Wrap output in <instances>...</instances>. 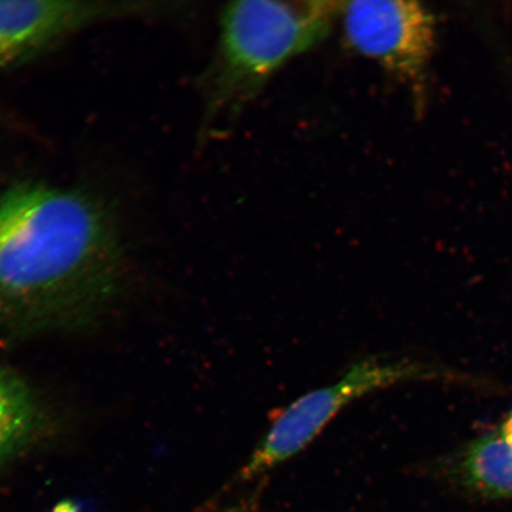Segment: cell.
<instances>
[{"mask_svg": "<svg viewBox=\"0 0 512 512\" xmlns=\"http://www.w3.org/2000/svg\"><path fill=\"white\" fill-rule=\"evenodd\" d=\"M120 268L117 228L94 197L35 182L0 195V322L78 323L114 293Z\"/></svg>", "mask_w": 512, "mask_h": 512, "instance_id": "6da1fadb", "label": "cell"}, {"mask_svg": "<svg viewBox=\"0 0 512 512\" xmlns=\"http://www.w3.org/2000/svg\"><path fill=\"white\" fill-rule=\"evenodd\" d=\"M332 2L243 0L226 6L213 63L204 76L208 119L234 118L293 57L329 35Z\"/></svg>", "mask_w": 512, "mask_h": 512, "instance_id": "7a4b0ae2", "label": "cell"}, {"mask_svg": "<svg viewBox=\"0 0 512 512\" xmlns=\"http://www.w3.org/2000/svg\"><path fill=\"white\" fill-rule=\"evenodd\" d=\"M440 375L438 368L409 358L377 356L351 364L336 382L303 395L278 415L234 482H249L296 457L351 402L395 384Z\"/></svg>", "mask_w": 512, "mask_h": 512, "instance_id": "3957f363", "label": "cell"}, {"mask_svg": "<svg viewBox=\"0 0 512 512\" xmlns=\"http://www.w3.org/2000/svg\"><path fill=\"white\" fill-rule=\"evenodd\" d=\"M338 17L352 50L420 91L437 44V22L425 5L360 0L339 4Z\"/></svg>", "mask_w": 512, "mask_h": 512, "instance_id": "277c9868", "label": "cell"}, {"mask_svg": "<svg viewBox=\"0 0 512 512\" xmlns=\"http://www.w3.org/2000/svg\"><path fill=\"white\" fill-rule=\"evenodd\" d=\"M143 3L0 2V68L16 66L94 23L151 12Z\"/></svg>", "mask_w": 512, "mask_h": 512, "instance_id": "5b68a950", "label": "cell"}, {"mask_svg": "<svg viewBox=\"0 0 512 512\" xmlns=\"http://www.w3.org/2000/svg\"><path fill=\"white\" fill-rule=\"evenodd\" d=\"M448 473L475 494L512 499V412L495 431L466 446Z\"/></svg>", "mask_w": 512, "mask_h": 512, "instance_id": "8992f818", "label": "cell"}, {"mask_svg": "<svg viewBox=\"0 0 512 512\" xmlns=\"http://www.w3.org/2000/svg\"><path fill=\"white\" fill-rule=\"evenodd\" d=\"M43 422L40 402L27 382L0 367V466L34 443Z\"/></svg>", "mask_w": 512, "mask_h": 512, "instance_id": "52a82bcc", "label": "cell"}, {"mask_svg": "<svg viewBox=\"0 0 512 512\" xmlns=\"http://www.w3.org/2000/svg\"><path fill=\"white\" fill-rule=\"evenodd\" d=\"M53 512H78L75 507L70 504H61Z\"/></svg>", "mask_w": 512, "mask_h": 512, "instance_id": "ba28073f", "label": "cell"}]
</instances>
